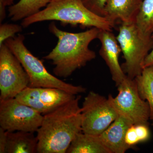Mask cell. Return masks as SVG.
Listing matches in <instances>:
<instances>
[{
	"label": "cell",
	"instance_id": "6da1fadb",
	"mask_svg": "<svg viewBox=\"0 0 153 153\" xmlns=\"http://www.w3.org/2000/svg\"><path fill=\"white\" fill-rule=\"evenodd\" d=\"M81 96L44 115L36 132L37 153H66L77 134L82 131Z\"/></svg>",
	"mask_w": 153,
	"mask_h": 153
},
{
	"label": "cell",
	"instance_id": "7a4b0ae2",
	"mask_svg": "<svg viewBox=\"0 0 153 153\" xmlns=\"http://www.w3.org/2000/svg\"><path fill=\"white\" fill-rule=\"evenodd\" d=\"M49 30L57 37L58 42L44 59L50 60L55 66L53 71L55 76L67 78L95 59V52L89 49V45L97 38L98 28L92 27L80 33H69L60 30L53 22L49 24Z\"/></svg>",
	"mask_w": 153,
	"mask_h": 153
},
{
	"label": "cell",
	"instance_id": "3957f363",
	"mask_svg": "<svg viewBox=\"0 0 153 153\" xmlns=\"http://www.w3.org/2000/svg\"><path fill=\"white\" fill-rule=\"evenodd\" d=\"M48 21L109 31L114 27L105 17L88 10L82 0H51L44 10L23 19L21 25L26 28L35 23Z\"/></svg>",
	"mask_w": 153,
	"mask_h": 153
},
{
	"label": "cell",
	"instance_id": "277c9868",
	"mask_svg": "<svg viewBox=\"0 0 153 153\" xmlns=\"http://www.w3.org/2000/svg\"><path fill=\"white\" fill-rule=\"evenodd\" d=\"M25 36L19 34L5 41L17 57L27 74L31 87L54 88L62 89L74 95L84 93L86 88L81 85H75L64 82L47 71L43 62L36 57L25 46Z\"/></svg>",
	"mask_w": 153,
	"mask_h": 153
},
{
	"label": "cell",
	"instance_id": "5b68a950",
	"mask_svg": "<svg viewBox=\"0 0 153 153\" xmlns=\"http://www.w3.org/2000/svg\"><path fill=\"white\" fill-rule=\"evenodd\" d=\"M116 38L125 60L122 68L128 77L134 79L141 74L144 61L153 48L152 36L142 35L135 23H122Z\"/></svg>",
	"mask_w": 153,
	"mask_h": 153
},
{
	"label": "cell",
	"instance_id": "8992f818",
	"mask_svg": "<svg viewBox=\"0 0 153 153\" xmlns=\"http://www.w3.org/2000/svg\"><path fill=\"white\" fill-rule=\"evenodd\" d=\"M117 95L108 96L118 115L126 118L134 125H149L150 111L147 102L140 96L134 79L127 76L118 85Z\"/></svg>",
	"mask_w": 153,
	"mask_h": 153
},
{
	"label": "cell",
	"instance_id": "52a82bcc",
	"mask_svg": "<svg viewBox=\"0 0 153 153\" xmlns=\"http://www.w3.org/2000/svg\"><path fill=\"white\" fill-rule=\"evenodd\" d=\"M81 108L82 132L90 134H100L118 115L108 97L93 91L85 97Z\"/></svg>",
	"mask_w": 153,
	"mask_h": 153
},
{
	"label": "cell",
	"instance_id": "ba28073f",
	"mask_svg": "<svg viewBox=\"0 0 153 153\" xmlns=\"http://www.w3.org/2000/svg\"><path fill=\"white\" fill-rule=\"evenodd\" d=\"M44 115L16 98L0 100V126L7 131L36 132Z\"/></svg>",
	"mask_w": 153,
	"mask_h": 153
},
{
	"label": "cell",
	"instance_id": "9c48e42d",
	"mask_svg": "<svg viewBox=\"0 0 153 153\" xmlns=\"http://www.w3.org/2000/svg\"><path fill=\"white\" fill-rule=\"evenodd\" d=\"M29 84L22 63L4 43L0 46V100L16 98Z\"/></svg>",
	"mask_w": 153,
	"mask_h": 153
},
{
	"label": "cell",
	"instance_id": "30bf717a",
	"mask_svg": "<svg viewBox=\"0 0 153 153\" xmlns=\"http://www.w3.org/2000/svg\"><path fill=\"white\" fill-rule=\"evenodd\" d=\"M77 95L54 88H26L16 98L43 115L65 104Z\"/></svg>",
	"mask_w": 153,
	"mask_h": 153
},
{
	"label": "cell",
	"instance_id": "8fae6325",
	"mask_svg": "<svg viewBox=\"0 0 153 153\" xmlns=\"http://www.w3.org/2000/svg\"><path fill=\"white\" fill-rule=\"evenodd\" d=\"M97 38L101 44L100 55L109 68L113 80L117 86L127 76L119 60L121 52L120 46L111 31L100 29Z\"/></svg>",
	"mask_w": 153,
	"mask_h": 153
},
{
	"label": "cell",
	"instance_id": "7c38bea8",
	"mask_svg": "<svg viewBox=\"0 0 153 153\" xmlns=\"http://www.w3.org/2000/svg\"><path fill=\"white\" fill-rule=\"evenodd\" d=\"M132 125L126 118L118 115L115 120L98 136L110 153H125L131 148L126 143L125 136L127 131Z\"/></svg>",
	"mask_w": 153,
	"mask_h": 153
},
{
	"label": "cell",
	"instance_id": "4fadbf2b",
	"mask_svg": "<svg viewBox=\"0 0 153 153\" xmlns=\"http://www.w3.org/2000/svg\"><path fill=\"white\" fill-rule=\"evenodd\" d=\"M143 0H107L104 10L105 17L114 27L115 22L132 24L135 22Z\"/></svg>",
	"mask_w": 153,
	"mask_h": 153
},
{
	"label": "cell",
	"instance_id": "5bb4252c",
	"mask_svg": "<svg viewBox=\"0 0 153 153\" xmlns=\"http://www.w3.org/2000/svg\"><path fill=\"white\" fill-rule=\"evenodd\" d=\"M34 133L7 131L6 153H37L38 139Z\"/></svg>",
	"mask_w": 153,
	"mask_h": 153
},
{
	"label": "cell",
	"instance_id": "9a60e30c",
	"mask_svg": "<svg viewBox=\"0 0 153 153\" xmlns=\"http://www.w3.org/2000/svg\"><path fill=\"white\" fill-rule=\"evenodd\" d=\"M67 153H110L98 135L81 132L77 134L66 151Z\"/></svg>",
	"mask_w": 153,
	"mask_h": 153
},
{
	"label": "cell",
	"instance_id": "2e32d148",
	"mask_svg": "<svg viewBox=\"0 0 153 153\" xmlns=\"http://www.w3.org/2000/svg\"><path fill=\"white\" fill-rule=\"evenodd\" d=\"M51 0H20L8 9L9 18L14 22L23 20L40 12Z\"/></svg>",
	"mask_w": 153,
	"mask_h": 153
},
{
	"label": "cell",
	"instance_id": "e0dca14e",
	"mask_svg": "<svg viewBox=\"0 0 153 153\" xmlns=\"http://www.w3.org/2000/svg\"><path fill=\"white\" fill-rule=\"evenodd\" d=\"M134 79L140 96L149 106L150 120L153 126V65L143 68Z\"/></svg>",
	"mask_w": 153,
	"mask_h": 153
},
{
	"label": "cell",
	"instance_id": "ac0fdd59",
	"mask_svg": "<svg viewBox=\"0 0 153 153\" xmlns=\"http://www.w3.org/2000/svg\"><path fill=\"white\" fill-rule=\"evenodd\" d=\"M135 23L142 35L152 36L153 33V0H143Z\"/></svg>",
	"mask_w": 153,
	"mask_h": 153
},
{
	"label": "cell",
	"instance_id": "d6986e66",
	"mask_svg": "<svg viewBox=\"0 0 153 153\" xmlns=\"http://www.w3.org/2000/svg\"><path fill=\"white\" fill-rule=\"evenodd\" d=\"M22 25L16 24H1L0 26V46H1L6 40L13 38L17 33L22 31Z\"/></svg>",
	"mask_w": 153,
	"mask_h": 153
},
{
	"label": "cell",
	"instance_id": "ffe728a7",
	"mask_svg": "<svg viewBox=\"0 0 153 153\" xmlns=\"http://www.w3.org/2000/svg\"><path fill=\"white\" fill-rule=\"evenodd\" d=\"M84 5L92 13L103 17L105 6L107 0H82Z\"/></svg>",
	"mask_w": 153,
	"mask_h": 153
},
{
	"label": "cell",
	"instance_id": "44dd1931",
	"mask_svg": "<svg viewBox=\"0 0 153 153\" xmlns=\"http://www.w3.org/2000/svg\"><path fill=\"white\" fill-rule=\"evenodd\" d=\"M136 132L140 143L147 141L150 137L149 125L144 124L134 125Z\"/></svg>",
	"mask_w": 153,
	"mask_h": 153
},
{
	"label": "cell",
	"instance_id": "7402d4cb",
	"mask_svg": "<svg viewBox=\"0 0 153 153\" xmlns=\"http://www.w3.org/2000/svg\"><path fill=\"white\" fill-rule=\"evenodd\" d=\"M125 141L126 144L131 148L140 143L136 132L134 125L131 126L127 131L125 136Z\"/></svg>",
	"mask_w": 153,
	"mask_h": 153
},
{
	"label": "cell",
	"instance_id": "603a6c76",
	"mask_svg": "<svg viewBox=\"0 0 153 153\" xmlns=\"http://www.w3.org/2000/svg\"><path fill=\"white\" fill-rule=\"evenodd\" d=\"M7 131L0 127V153H6Z\"/></svg>",
	"mask_w": 153,
	"mask_h": 153
},
{
	"label": "cell",
	"instance_id": "cb8c5ba5",
	"mask_svg": "<svg viewBox=\"0 0 153 153\" xmlns=\"http://www.w3.org/2000/svg\"><path fill=\"white\" fill-rule=\"evenodd\" d=\"M152 37L153 40V33L152 35ZM153 48L150 52L148 54L146 59L144 61L143 64V68H146V67H149V66H153Z\"/></svg>",
	"mask_w": 153,
	"mask_h": 153
},
{
	"label": "cell",
	"instance_id": "d4e9b609",
	"mask_svg": "<svg viewBox=\"0 0 153 153\" xmlns=\"http://www.w3.org/2000/svg\"><path fill=\"white\" fill-rule=\"evenodd\" d=\"M6 7L7 6L2 2L0 1V23H1V24L6 18Z\"/></svg>",
	"mask_w": 153,
	"mask_h": 153
},
{
	"label": "cell",
	"instance_id": "484cf974",
	"mask_svg": "<svg viewBox=\"0 0 153 153\" xmlns=\"http://www.w3.org/2000/svg\"><path fill=\"white\" fill-rule=\"evenodd\" d=\"M0 1L2 2L6 6H7L12 5L14 0H0Z\"/></svg>",
	"mask_w": 153,
	"mask_h": 153
}]
</instances>
